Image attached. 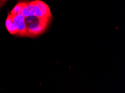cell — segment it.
Segmentation results:
<instances>
[{
    "instance_id": "obj_1",
    "label": "cell",
    "mask_w": 125,
    "mask_h": 93,
    "mask_svg": "<svg viewBox=\"0 0 125 93\" xmlns=\"http://www.w3.org/2000/svg\"><path fill=\"white\" fill-rule=\"evenodd\" d=\"M9 13L11 14H21L24 16H35L48 18L52 17L50 7L40 0L18 3Z\"/></svg>"
},
{
    "instance_id": "obj_2",
    "label": "cell",
    "mask_w": 125,
    "mask_h": 93,
    "mask_svg": "<svg viewBox=\"0 0 125 93\" xmlns=\"http://www.w3.org/2000/svg\"><path fill=\"white\" fill-rule=\"evenodd\" d=\"M25 24V36L35 37L44 33L48 27L51 18L35 16H24Z\"/></svg>"
},
{
    "instance_id": "obj_3",
    "label": "cell",
    "mask_w": 125,
    "mask_h": 93,
    "mask_svg": "<svg viewBox=\"0 0 125 93\" xmlns=\"http://www.w3.org/2000/svg\"><path fill=\"white\" fill-rule=\"evenodd\" d=\"M5 25L7 31L12 35L25 36V18L21 14H11L9 13Z\"/></svg>"
},
{
    "instance_id": "obj_4",
    "label": "cell",
    "mask_w": 125,
    "mask_h": 93,
    "mask_svg": "<svg viewBox=\"0 0 125 93\" xmlns=\"http://www.w3.org/2000/svg\"><path fill=\"white\" fill-rule=\"evenodd\" d=\"M8 0H0V8L3 6Z\"/></svg>"
}]
</instances>
